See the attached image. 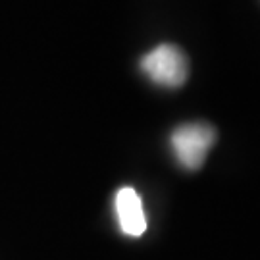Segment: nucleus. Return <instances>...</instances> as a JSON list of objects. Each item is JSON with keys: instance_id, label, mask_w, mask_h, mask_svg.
Wrapping results in <instances>:
<instances>
[{"instance_id": "f03ea898", "label": "nucleus", "mask_w": 260, "mask_h": 260, "mask_svg": "<svg viewBox=\"0 0 260 260\" xmlns=\"http://www.w3.org/2000/svg\"><path fill=\"white\" fill-rule=\"evenodd\" d=\"M216 143V131L208 123H185L172 131L170 145L176 160L187 170H199Z\"/></svg>"}, {"instance_id": "f257e3e1", "label": "nucleus", "mask_w": 260, "mask_h": 260, "mask_svg": "<svg viewBox=\"0 0 260 260\" xmlns=\"http://www.w3.org/2000/svg\"><path fill=\"white\" fill-rule=\"evenodd\" d=\"M141 70L156 85L177 89L185 85L189 77V60L179 47L164 43V45H158L154 50H150L149 54L143 56Z\"/></svg>"}, {"instance_id": "7ed1b4c3", "label": "nucleus", "mask_w": 260, "mask_h": 260, "mask_svg": "<svg viewBox=\"0 0 260 260\" xmlns=\"http://www.w3.org/2000/svg\"><path fill=\"white\" fill-rule=\"evenodd\" d=\"M116 214L120 222L121 232L131 237H139L147 230V218L143 210L141 197L135 189L123 187L116 195Z\"/></svg>"}]
</instances>
